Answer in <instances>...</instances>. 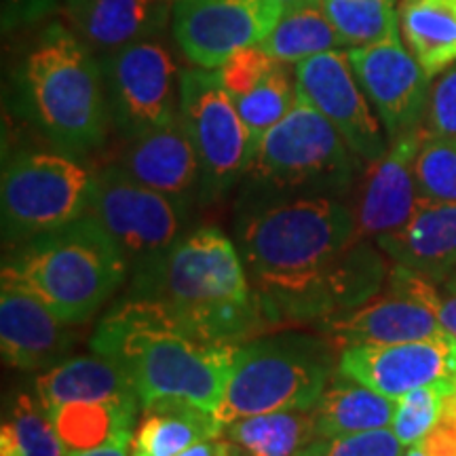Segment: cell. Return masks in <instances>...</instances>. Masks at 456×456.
<instances>
[{
	"label": "cell",
	"instance_id": "836d02e7",
	"mask_svg": "<svg viewBox=\"0 0 456 456\" xmlns=\"http://www.w3.org/2000/svg\"><path fill=\"white\" fill-rule=\"evenodd\" d=\"M387 285L425 302L440 319L444 330L456 340V279H450L446 283H436L419 275V273L406 269V266L395 265L387 275Z\"/></svg>",
	"mask_w": 456,
	"mask_h": 456
},
{
	"label": "cell",
	"instance_id": "44dd1931",
	"mask_svg": "<svg viewBox=\"0 0 456 456\" xmlns=\"http://www.w3.org/2000/svg\"><path fill=\"white\" fill-rule=\"evenodd\" d=\"M174 0H66L72 30L89 49L114 53L155 37Z\"/></svg>",
	"mask_w": 456,
	"mask_h": 456
},
{
	"label": "cell",
	"instance_id": "f35d334b",
	"mask_svg": "<svg viewBox=\"0 0 456 456\" xmlns=\"http://www.w3.org/2000/svg\"><path fill=\"white\" fill-rule=\"evenodd\" d=\"M178 456H235V452H232V446L228 440L212 437V440L199 442L195 446L186 448Z\"/></svg>",
	"mask_w": 456,
	"mask_h": 456
},
{
	"label": "cell",
	"instance_id": "9a60e30c",
	"mask_svg": "<svg viewBox=\"0 0 456 456\" xmlns=\"http://www.w3.org/2000/svg\"><path fill=\"white\" fill-rule=\"evenodd\" d=\"M336 374L397 399L437 383H456V340L452 336L345 346Z\"/></svg>",
	"mask_w": 456,
	"mask_h": 456
},
{
	"label": "cell",
	"instance_id": "484cf974",
	"mask_svg": "<svg viewBox=\"0 0 456 456\" xmlns=\"http://www.w3.org/2000/svg\"><path fill=\"white\" fill-rule=\"evenodd\" d=\"M399 30L429 77L456 64V0H402Z\"/></svg>",
	"mask_w": 456,
	"mask_h": 456
},
{
	"label": "cell",
	"instance_id": "6da1fadb",
	"mask_svg": "<svg viewBox=\"0 0 456 456\" xmlns=\"http://www.w3.org/2000/svg\"><path fill=\"white\" fill-rule=\"evenodd\" d=\"M239 254L269 322H309L355 309L380 292L385 260L355 212L332 197H302L249 216Z\"/></svg>",
	"mask_w": 456,
	"mask_h": 456
},
{
	"label": "cell",
	"instance_id": "60d3db41",
	"mask_svg": "<svg viewBox=\"0 0 456 456\" xmlns=\"http://www.w3.org/2000/svg\"><path fill=\"white\" fill-rule=\"evenodd\" d=\"M300 3H305V0H271V4L279 11V13H283V11L292 9V7H296V4H300Z\"/></svg>",
	"mask_w": 456,
	"mask_h": 456
},
{
	"label": "cell",
	"instance_id": "7bdbcfd3",
	"mask_svg": "<svg viewBox=\"0 0 456 456\" xmlns=\"http://www.w3.org/2000/svg\"><path fill=\"white\" fill-rule=\"evenodd\" d=\"M454 279H456V277H454Z\"/></svg>",
	"mask_w": 456,
	"mask_h": 456
},
{
	"label": "cell",
	"instance_id": "ba28073f",
	"mask_svg": "<svg viewBox=\"0 0 456 456\" xmlns=\"http://www.w3.org/2000/svg\"><path fill=\"white\" fill-rule=\"evenodd\" d=\"M91 182L83 165L64 155L26 152L3 171V222L13 239H32L87 214Z\"/></svg>",
	"mask_w": 456,
	"mask_h": 456
},
{
	"label": "cell",
	"instance_id": "3957f363",
	"mask_svg": "<svg viewBox=\"0 0 456 456\" xmlns=\"http://www.w3.org/2000/svg\"><path fill=\"white\" fill-rule=\"evenodd\" d=\"M135 298L163 305L197 338L237 345L265 319L239 249L218 228H199L140 265Z\"/></svg>",
	"mask_w": 456,
	"mask_h": 456
},
{
	"label": "cell",
	"instance_id": "f546056e",
	"mask_svg": "<svg viewBox=\"0 0 456 456\" xmlns=\"http://www.w3.org/2000/svg\"><path fill=\"white\" fill-rule=\"evenodd\" d=\"M285 66L288 64L277 61V66L252 91L232 100L252 140L254 152L260 140L281 123L298 102V85L292 81V74Z\"/></svg>",
	"mask_w": 456,
	"mask_h": 456
},
{
	"label": "cell",
	"instance_id": "8fae6325",
	"mask_svg": "<svg viewBox=\"0 0 456 456\" xmlns=\"http://www.w3.org/2000/svg\"><path fill=\"white\" fill-rule=\"evenodd\" d=\"M102 72L112 118L129 138L180 117L178 68L159 43L142 41L114 51Z\"/></svg>",
	"mask_w": 456,
	"mask_h": 456
},
{
	"label": "cell",
	"instance_id": "ab89813d",
	"mask_svg": "<svg viewBox=\"0 0 456 456\" xmlns=\"http://www.w3.org/2000/svg\"><path fill=\"white\" fill-rule=\"evenodd\" d=\"M68 456H131V440L108 442L98 448L81 450V452H68Z\"/></svg>",
	"mask_w": 456,
	"mask_h": 456
},
{
	"label": "cell",
	"instance_id": "4dcf8cb0",
	"mask_svg": "<svg viewBox=\"0 0 456 456\" xmlns=\"http://www.w3.org/2000/svg\"><path fill=\"white\" fill-rule=\"evenodd\" d=\"M340 37L351 47H362L399 34L395 0H322Z\"/></svg>",
	"mask_w": 456,
	"mask_h": 456
},
{
	"label": "cell",
	"instance_id": "603a6c76",
	"mask_svg": "<svg viewBox=\"0 0 456 456\" xmlns=\"http://www.w3.org/2000/svg\"><path fill=\"white\" fill-rule=\"evenodd\" d=\"M142 408L144 416L134 431L131 456H178L224 433L218 416L184 399H159Z\"/></svg>",
	"mask_w": 456,
	"mask_h": 456
},
{
	"label": "cell",
	"instance_id": "30bf717a",
	"mask_svg": "<svg viewBox=\"0 0 456 456\" xmlns=\"http://www.w3.org/2000/svg\"><path fill=\"white\" fill-rule=\"evenodd\" d=\"M180 117L201 163L209 192L224 191L252 163L254 146L218 70L195 68L180 78Z\"/></svg>",
	"mask_w": 456,
	"mask_h": 456
},
{
	"label": "cell",
	"instance_id": "5bb4252c",
	"mask_svg": "<svg viewBox=\"0 0 456 456\" xmlns=\"http://www.w3.org/2000/svg\"><path fill=\"white\" fill-rule=\"evenodd\" d=\"M174 37L188 61L218 70L237 51L260 45L281 13L271 0H174Z\"/></svg>",
	"mask_w": 456,
	"mask_h": 456
},
{
	"label": "cell",
	"instance_id": "74e56055",
	"mask_svg": "<svg viewBox=\"0 0 456 456\" xmlns=\"http://www.w3.org/2000/svg\"><path fill=\"white\" fill-rule=\"evenodd\" d=\"M427 456H456V387L444 399L442 414L419 444Z\"/></svg>",
	"mask_w": 456,
	"mask_h": 456
},
{
	"label": "cell",
	"instance_id": "8992f818",
	"mask_svg": "<svg viewBox=\"0 0 456 456\" xmlns=\"http://www.w3.org/2000/svg\"><path fill=\"white\" fill-rule=\"evenodd\" d=\"M330 351L302 336L237 345L216 416L228 425L279 410H315L330 385Z\"/></svg>",
	"mask_w": 456,
	"mask_h": 456
},
{
	"label": "cell",
	"instance_id": "7c38bea8",
	"mask_svg": "<svg viewBox=\"0 0 456 456\" xmlns=\"http://www.w3.org/2000/svg\"><path fill=\"white\" fill-rule=\"evenodd\" d=\"M294 77L300 98L334 125L357 159L374 163L389 151V135L353 72L349 49L306 57L296 64Z\"/></svg>",
	"mask_w": 456,
	"mask_h": 456
},
{
	"label": "cell",
	"instance_id": "5b68a950",
	"mask_svg": "<svg viewBox=\"0 0 456 456\" xmlns=\"http://www.w3.org/2000/svg\"><path fill=\"white\" fill-rule=\"evenodd\" d=\"M89 47L66 26H49L26 57L28 102L45 134L68 151L104 140L108 100L104 72Z\"/></svg>",
	"mask_w": 456,
	"mask_h": 456
},
{
	"label": "cell",
	"instance_id": "4316f807",
	"mask_svg": "<svg viewBox=\"0 0 456 456\" xmlns=\"http://www.w3.org/2000/svg\"><path fill=\"white\" fill-rule=\"evenodd\" d=\"M138 406L140 402H77L49 410V416L68 452H81L108 442L134 440Z\"/></svg>",
	"mask_w": 456,
	"mask_h": 456
},
{
	"label": "cell",
	"instance_id": "8d00e7d4",
	"mask_svg": "<svg viewBox=\"0 0 456 456\" xmlns=\"http://www.w3.org/2000/svg\"><path fill=\"white\" fill-rule=\"evenodd\" d=\"M425 129L429 134L456 138V64L433 77Z\"/></svg>",
	"mask_w": 456,
	"mask_h": 456
},
{
	"label": "cell",
	"instance_id": "d590c367",
	"mask_svg": "<svg viewBox=\"0 0 456 456\" xmlns=\"http://www.w3.org/2000/svg\"><path fill=\"white\" fill-rule=\"evenodd\" d=\"M275 66L277 61L260 45H252V47H245L228 57L218 68V74L228 95L237 100L252 91Z\"/></svg>",
	"mask_w": 456,
	"mask_h": 456
},
{
	"label": "cell",
	"instance_id": "ac0fdd59",
	"mask_svg": "<svg viewBox=\"0 0 456 456\" xmlns=\"http://www.w3.org/2000/svg\"><path fill=\"white\" fill-rule=\"evenodd\" d=\"M70 323L24 289H0V349L9 366L38 370L53 363L70 346Z\"/></svg>",
	"mask_w": 456,
	"mask_h": 456
},
{
	"label": "cell",
	"instance_id": "d6a6232c",
	"mask_svg": "<svg viewBox=\"0 0 456 456\" xmlns=\"http://www.w3.org/2000/svg\"><path fill=\"white\" fill-rule=\"evenodd\" d=\"M456 383H437L420 387L395 399V414L391 420V431L403 448L419 446L423 437L433 429L442 414L444 399Z\"/></svg>",
	"mask_w": 456,
	"mask_h": 456
},
{
	"label": "cell",
	"instance_id": "52a82bcc",
	"mask_svg": "<svg viewBox=\"0 0 456 456\" xmlns=\"http://www.w3.org/2000/svg\"><path fill=\"white\" fill-rule=\"evenodd\" d=\"M357 155L334 125L298 95V102L256 148L248 174L279 188L340 191L349 186Z\"/></svg>",
	"mask_w": 456,
	"mask_h": 456
},
{
	"label": "cell",
	"instance_id": "277c9868",
	"mask_svg": "<svg viewBox=\"0 0 456 456\" xmlns=\"http://www.w3.org/2000/svg\"><path fill=\"white\" fill-rule=\"evenodd\" d=\"M127 275V260L94 216L28 239L4 262L3 285L24 289L61 322L83 323L100 309Z\"/></svg>",
	"mask_w": 456,
	"mask_h": 456
},
{
	"label": "cell",
	"instance_id": "4fadbf2b",
	"mask_svg": "<svg viewBox=\"0 0 456 456\" xmlns=\"http://www.w3.org/2000/svg\"><path fill=\"white\" fill-rule=\"evenodd\" d=\"M349 61L389 142L423 127L431 77L402 43L399 34L351 47Z\"/></svg>",
	"mask_w": 456,
	"mask_h": 456
},
{
	"label": "cell",
	"instance_id": "b9f144b4",
	"mask_svg": "<svg viewBox=\"0 0 456 456\" xmlns=\"http://www.w3.org/2000/svg\"><path fill=\"white\" fill-rule=\"evenodd\" d=\"M402 456H427V454L419 446H410V448L403 450Z\"/></svg>",
	"mask_w": 456,
	"mask_h": 456
},
{
	"label": "cell",
	"instance_id": "e0dca14e",
	"mask_svg": "<svg viewBox=\"0 0 456 456\" xmlns=\"http://www.w3.org/2000/svg\"><path fill=\"white\" fill-rule=\"evenodd\" d=\"M425 125L412 134L391 140L389 151L370 163L362 195L355 209L357 226L363 237L387 235L412 218L419 208L414 161L423 140Z\"/></svg>",
	"mask_w": 456,
	"mask_h": 456
},
{
	"label": "cell",
	"instance_id": "7a4b0ae2",
	"mask_svg": "<svg viewBox=\"0 0 456 456\" xmlns=\"http://www.w3.org/2000/svg\"><path fill=\"white\" fill-rule=\"evenodd\" d=\"M235 346L197 338L163 305L148 298L114 306L91 338V349L125 370L142 406L174 397L214 414L224 395Z\"/></svg>",
	"mask_w": 456,
	"mask_h": 456
},
{
	"label": "cell",
	"instance_id": "1f68e13d",
	"mask_svg": "<svg viewBox=\"0 0 456 456\" xmlns=\"http://www.w3.org/2000/svg\"><path fill=\"white\" fill-rule=\"evenodd\" d=\"M414 175L423 203H456V138L425 129Z\"/></svg>",
	"mask_w": 456,
	"mask_h": 456
},
{
	"label": "cell",
	"instance_id": "9c48e42d",
	"mask_svg": "<svg viewBox=\"0 0 456 456\" xmlns=\"http://www.w3.org/2000/svg\"><path fill=\"white\" fill-rule=\"evenodd\" d=\"M182 205L112 165L94 174L87 214L117 241L127 265L135 260L140 266L178 241L184 224Z\"/></svg>",
	"mask_w": 456,
	"mask_h": 456
},
{
	"label": "cell",
	"instance_id": "f1b7e54d",
	"mask_svg": "<svg viewBox=\"0 0 456 456\" xmlns=\"http://www.w3.org/2000/svg\"><path fill=\"white\" fill-rule=\"evenodd\" d=\"M0 456H68L38 397L20 395L0 429Z\"/></svg>",
	"mask_w": 456,
	"mask_h": 456
},
{
	"label": "cell",
	"instance_id": "e575fe53",
	"mask_svg": "<svg viewBox=\"0 0 456 456\" xmlns=\"http://www.w3.org/2000/svg\"><path fill=\"white\" fill-rule=\"evenodd\" d=\"M403 444L389 427L345 437H319L300 456H402Z\"/></svg>",
	"mask_w": 456,
	"mask_h": 456
},
{
	"label": "cell",
	"instance_id": "cb8c5ba5",
	"mask_svg": "<svg viewBox=\"0 0 456 456\" xmlns=\"http://www.w3.org/2000/svg\"><path fill=\"white\" fill-rule=\"evenodd\" d=\"M235 456H300L319 440L315 410H279L224 425Z\"/></svg>",
	"mask_w": 456,
	"mask_h": 456
},
{
	"label": "cell",
	"instance_id": "2e32d148",
	"mask_svg": "<svg viewBox=\"0 0 456 456\" xmlns=\"http://www.w3.org/2000/svg\"><path fill=\"white\" fill-rule=\"evenodd\" d=\"M317 328L342 349L355 345H397L448 334L425 302L391 285H387L385 294L355 309L322 317Z\"/></svg>",
	"mask_w": 456,
	"mask_h": 456
},
{
	"label": "cell",
	"instance_id": "ffe728a7",
	"mask_svg": "<svg viewBox=\"0 0 456 456\" xmlns=\"http://www.w3.org/2000/svg\"><path fill=\"white\" fill-rule=\"evenodd\" d=\"M395 265L436 283L456 277V203H419L406 224L376 239Z\"/></svg>",
	"mask_w": 456,
	"mask_h": 456
},
{
	"label": "cell",
	"instance_id": "83f0119b",
	"mask_svg": "<svg viewBox=\"0 0 456 456\" xmlns=\"http://www.w3.org/2000/svg\"><path fill=\"white\" fill-rule=\"evenodd\" d=\"M260 47L275 61L298 64L326 51L349 49V45L330 21L322 0H305L283 11Z\"/></svg>",
	"mask_w": 456,
	"mask_h": 456
},
{
	"label": "cell",
	"instance_id": "7402d4cb",
	"mask_svg": "<svg viewBox=\"0 0 456 456\" xmlns=\"http://www.w3.org/2000/svg\"><path fill=\"white\" fill-rule=\"evenodd\" d=\"M37 397L47 412L77 402H140L125 370L100 353L68 359L38 376Z\"/></svg>",
	"mask_w": 456,
	"mask_h": 456
},
{
	"label": "cell",
	"instance_id": "d4e9b609",
	"mask_svg": "<svg viewBox=\"0 0 456 456\" xmlns=\"http://www.w3.org/2000/svg\"><path fill=\"white\" fill-rule=\"evenodd\" d=\"M395 399L336 374L315 408L319 437H345L391 427Z\"/></svg>",
	"mask_w": 456,
	"mask_h": 456
},
{
	"label": "cell",
	"instance_id": "d6986e66",
	"mask_svg": "<svg viewBox=\"0 0 456 456\" xmlns=\"http://www.w3.org/2000/svg\"><path fill=\"white\" fill-rule=\"evenodd\" d=\"M129 140L118 165L144 186L184 203L201 180V163L182 117Z\"/></svg>",
	"mask_w": 456,
	"mask_h": 456
}]
</instances>
